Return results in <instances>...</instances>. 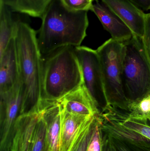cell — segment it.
<instances>
[{
    "mask_svg": "<svg viewBox=\"0 0 150 151\" xmlns=\"http://www.w3.org/2000/svg\"><path fill=\"white\" fill-rule=\"evenodd\" d=\"M88 12L68 9L61 0H52L41 19L37 37L41 56L70 46H81L89 26Z\"/></svg>",
    "mask_w": 150,
    "mask_h": 151,
    "instance_id": "1",
    "label": "cell"
},
{
    "mask_svg": "<svg viewBox=\"0 0 150 151\" xmlns=\"http://www.w3.org/2000/svg\"><path fill=\"white\" fill-rule=\"evenodd\" d=\"M102 151H118L112 138L108 136V138L103 142Z\"/></svg>",
    "mask_w": 150,
    "mask_h": 151,
    "instance_id": "24",
    "label": "cell"
},
{
    "mask_svg": "<svg viewBox=\"0 0 150 151\" xmlns=\"http://www.w3.org/2000/svg\"><path fill=\"white\" fill-rule=\"evenodd\" d=\"M117 142H114L118 151H143L136 150L134 148H131L126 145L124 144L121 142L117 141Z\"/></svg>",
    "mask_w": 150,
    "mask_h": 151,
    "instance_id": "26",
    "label": "cell"
},
{
    "mask_svg": "<svg viewBox=\"0 0 150 151\" xmlns=\"http://www.w3.org/2000/svg\"><path fill=\"white\" fill-rule=\"evenodd\" d=\"M93 116L76 115L62 109L59 151H70L83 128Z\"/></svg>",
    "mask_w": 150,
    "mask_h": 151,
    "instance_id": "14",
    "label": "cell"
},
{
    "mask_svg": "<svg viewBox=\"0 0 150 151\" xmlns=\"http://www.w3.org/2000/svg\"><path fill=\"white\" fill-rule=\"evenodd\" d=\"M1 143L0 151H10L15 135V125L21 115L23 94L20 82L6 94L0 95Z\"/></svg>",
    "mask_w": 150,
    "mask_h": 151,
    "instance_id": "7",
    "label": "cell"
},
{
    "mask_svg": "<svg viewBox=\"0 0 150 151\" xmlns=\"http://www.w3.org/2000/svg\"><path fill=\"white\" fill-rule=\"evenodd\" d=\"M143 11L150 10V0H130Z\"/></svg>",
    "mask_w": 150,
    "mask_h": 151,
    "instance_id": "25",
    "label": "cell"
},
{
    "mask_svg": "<svg viewBox=\"0 0 150 151\" xmlns=\"http://www.w3.org/2000/svg\"><path fill=\"white\" fill-rule=\"evenodd\" d=\"M63 4L70 10L88 11L91 10L94 1L98 0H61Z\"/></svg>",
    "mask_w": 150,
    "mask_h": 151,
    "instance_id": "22",
    "label": "cell"
},
{
    "mask_svg": "<svg viewBox=\"0 0 150 151\" xmlns=\"http://www.w3.org/2000/svg\"><path fill=\"white\" fill-rule=\"evenodd\" d=\"M98 115L93 116L83 128L70 151H87L97 122Z\"/></svg>",
    "mask_w": 150,
    "mask_h": 151,
    "instance_id": "19",
    "label": "cell"
},
{
    "mask_svg": "<svg viewBox=\"0 0 150 151\" xmlns=\"http://www.w3.org/2000/svg\"><path fill=\"white\" fill-rule=\"evenodd\" d=\"M59 102L62 109L69 113L86 117L100 114L92 99L83 84L63 97Z\"/></svg>",
    "mask_w": 150,
    "mask_h": 151,
    "instance_id": "13",
    "label": "cell"
},
{
    "mask_svg": "<svg viewBox=\"0 0 150 151\" xmlns=\"http://www.w3.org/2000/svg\"><path fill=\"white\" fill-rule=\"evenodd\" d=\"M46 123L44 151H59L62 107L59 101H42L40 110Z\"/></svg>",
    "mask_w": 150,
    "mask_h": 151,
    "instance_id": "10",
    "label": "cell"
},
{
    "mask_svg": "<svg viewBox=\"0 0 150 151\" xmlns=\"http://www.w3.org/2000/svg\"><path fill=\"white\" fill-rule=\"evenodd\" d=\"M90 11L95 13L104 28L110 34L112 39L123 42L134 36L127 24L103 3L96 1Z\"/></svg>",
    "mask_w": 150,
    "mask_h": 151,
    "instance_id": "12",
    "label": "cell"
},
{
    "mask_svg": "<svg viewBox=\"0 0 150 151\" xmlns=\"http://www.w3.org/2000/svg\"><path fill=\"white\" fill-rule=\"evenodd\" d=\"M101 129L107 133L108 136L116 141L129 147L143 151H150V140L141 134L128 129L117 122L104 114H101Z\"/></svg>",
    "mask_w": 150,
    "mask_h": 151,
    "instance_id": "11",
    "label": "cell"
},
{
    "mask_svg": "<svg viewBox=\"0 0 150 151\" xmlns=\"http://www.w3.org/2000/svg\"><path fill=\"white\" fill-rule=\"evenodd\" d=\"M38 112L22 114L15 125V135L10 151H29L31 139L37 122L40 117Z\"/></svg>",
    "mask_w": 150,
    "mask_h": 151,
    "instance_id": "15",
    "label": "cell"
},
{
    "mask_svg": "<svg viewBox=\"0 0 150 151\" xmlns=\"http://www.w3.org/2000/svg\"><path fill=\"white\" fill-rule=\"evenodd\" d=\"M97 51L109 105L114 110L128 112L129 104L124 95L122 83L124 42L111 38L99 47Z\"/></svg>",
    "mask_w": 150,
    "mask_h": 151,
    "instance_id": "5",
    "label": "cell"
},
{
    "mask_svg": "<svg viewBox=\"0 0 150 151\" xmlns=\"http://www.w3.org/2000/svg\"><path fill=\"white\" fill-rule=\"evenodd\" d=\"M52 0H0L12 12L27 14L33 17H42Z\"/></svg>",
    "mask_w": 150,
    "mask_h": 151,
    "instance_id": "16",
    "label": "cell"
},
{
    "mask_svg": "<svg viewBox=\"0 0 150 151\" xmlns=\"http://www.w3.org/2000/svg\"><path fill=\"white\" fill-rule=\"evenodd\" d=\"M83 84L75 47H62L42 56V101H59Z\"/></svg>",
    "mask_w": 150,
    "mask_h": 151,
    "instance_id": "3",
    "label": "cell"
},
{
    "mask_svg": "<svg viewBox=\"0 0 150 151\" xmlns=\"http://www.w3.org/2000/svg\"><path fill=\"white\" fill-rule=\"evenodd\" d=\"M11 12L8 6L0 1V55L16 35L17 20L13 19Z\"/></svg>",
    "mask_w": 150,
    "mask_h": 151,
    "instance_id": "17",
    "label": "cell"
},
{
    "mask_svg": "<svg viewBox=\"0 0 150 151\" xmlns=\"http://www.w3.org/2000/svg\"><path fill=\"white\" fill-rule=\"evenodd\" d=\"M19 81V67L15 36L0 55V95L9 92Z\"/></svg>",
    "mask_w": 150,
    "mask_h": 151,
    "instance_id": "9",
    "label": "cell"
},
{
    "mask_svg": "<svg viewBox=\"0 0 150 151\" xmlns=\"http://www.w3.org/2000/svg\"></svg>",
    "mask_w": 150,
    "mask_h": 151,
    "instance_id": "27",
    "label": "cell"
},
{
    "mask_svg": "<svg viewBox=\"0 0 150 151\" xmlns=\"http://www.w3.org/2000/svg\"><path fill=\"white\" fill-rule=\"evenodd\" d=\"M15 39L23 97L21 115L38 112L42 103V56L37 33L27 23L17 20Z\"/></svg>",
    "mask_w": 150,
    "mask_h": 151,
    "instance_id": "2",
    "label": "cell"
},
{
    "mask_svg": "<svg viewBox=\"0 0 150 151\" xmlns=\"http://www.w3.org/2000/svg\"><path fill=\"white\" fill-rule=\"evenodd\" d=\"M83 77V84L94 102L100 114L111 111L103 81L99 56L97 50L88 47H75Z\"/></svg>",
    "mask_w": 150,
    "mask_h": 151,
    "instance_id": "6",
    "label": "cell"
},
{
    "mask_svg": "<svg viewBox=\"0 0 150 151\" xmlns=\"http://www.w3.org/2000/svg\"><path fill=\"white\" fill-rule=\"evenodd\" d=\"M123 42L122 87L129 105L150 95V62L142 38L134 35Z\"/></svg>",
    "mask_w": 150,
    "mask_h": 151,
    "instance_id": "4",
    "label": "cell"
},
{
    "mask_svg": "<svg viewBox=\"0 0 150 151\" xmlns=\"http://www.w3.org/2000/svg\"><path fill=\"white\" fill-rule=\"evenodd\" d=\"M128 118L147 123L150 120V95L129 105Z\"/></svg>",
    "mask_w": 150,
    "mask_h": 151,
    "instance_id": "20",
    "label": "cell"
},
{
    "mask_svg": "<svg viewBox=\"0 0 150 151\" xmlns=\"http://www.w3.org/2000/svg\"><path fill=\"white\" fill-rule=\"evenodd\" d=\"M105 115L117 122L124 127L137 132L150 140V126L147 123L129 119L114 110L105 114Z\"/></svg>",
    "mask_w": 150,
    "mask_h": 151,
    "instance_id": "18",
    "label": "cell"
},
{
    "mask_svg": "<svg viewBox=\"0 0 150 151\" xmlns=\"http://www.w3.org/2000/svg\"><path fill=\"white\" fill-rule=\"evenodd\" d=\"M142 40L150 62V13H145L144 32Z\"/></svg>",
    "mask_w": 150,
    "mask_h": 151,
    "instance_id": "23",
    "label": "cell"
},
{
    "mask_svg": "<svg viewBox=\"0 0 150 151\" xmlns=\"http://www.w3.org/2000/svg\"><path fill=\"white\" fill-rule=\"evenodd\" d=\"M129 27L134 35L142 39L145 13L130 0H101Z\"/></svg>",
    "mask_w": 150,
    "mask_h": 151,
    "instance_id": "8",
    "label": "cell"
},
{
    "mask_svg": "<svg viewBox=\"0 0 150 151\" xmlns=\"http://www.w3.org/2000/svg\"><path fill=\"white\" fill-rule=\"evenodd\" d=\"M46 130V123L41 113L33 133L29 151H44Z\"/></svg>",
    "mask_w": 150,
    "mask_h": 151,
    "instance_id": "21",
    "label": "cell"
}]
</instances>
